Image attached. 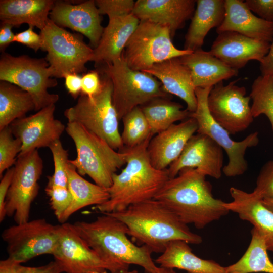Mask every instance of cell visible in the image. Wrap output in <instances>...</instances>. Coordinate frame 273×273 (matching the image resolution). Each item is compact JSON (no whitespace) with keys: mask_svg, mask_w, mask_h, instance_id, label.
Instances as JSON below:
<instances>
[{"mask_svg":"<svg viewBox=\"0 0 273 273\" xmlns=\"http://www.w3.org/2000/svg\"><path fill=\"white\" fill-rule=\"evenodd\" d=\"M194 0H138L132 14L140 20H149L166 26L172 38L195 10Z\"/></svg>","mask_w":273,"mask_h":273,"instance_id":"44dd1931","label":"cell"},{"mask_svg":"<svg viewBox=\"0 0 273 273\" xmlns=\"http://www.w3.org/2000/svg\"><path fill=\"white\" fill-rule=\"evenodd\" d=\"M65 130L73 141L77 152L76 158L69 160V163L80 175H87L97 185L110 188L113 174L126 164V152L116 151L78 123L68 122Z\"/></svg>","mask_w":273,"mask_h":273,"instance_id":"5b68a950","label":"cell"},{"mask_svg":"<svg viewBox=\"0 0 273 273\" xmlns=\"http://www.w3.org/2000/svg\"><path fill=\"white\" fill-rule=\"evenodd\" d=\"M224 7L223 21L216 28L218 34L233 31L250 38L271 42L273 22L255 16L243 1L224 0Z\"/></svg>","mask_w":273,"mask_h":273,"instance_id":"cb8c5ba5","label":"cell"},{"mask_svg":"<svg viewBox=\"0 0 273 273\" xmlns=\"http://www.w3.org/2000/svg\"><path fill=\"white\" fill-rule=\"evenodd\" d=\"M53 158L54 171L48 176L47 186L68 188L67 168L69 163L68 152L63 146L60 140L53 142L49 147Z\"/></svg>","mask_w":273,"mask_h":273,"instance_id":"d590c367","label":"cell"},{"mask_svg":"<svg viewBox=\"0 0 273 273\" xmlns=\"http://www.w3.org/2000/svg\"><path fill=\"white\" fill-rule=\"evenodd\" d=\"M140 20L132 13L109 18L91 61L98 67L120 59L125 46L136 29Z\"/></svg>","mask_w":273,"mask_h":273,"instance_id":"603a6c76","label":"cell"},{"mask_svg":"<svg viewBox=\"0 0 273 273\" xmlns=\"http://www.w3.org/2000/svg\"><path fill=\"white\" fill-rule=\"evenodd\" d=\"M14 168L7 170L2 176L0 182V221L2 222L6 216L5 202L7 195L12 180Z\"/></svg>","mask_w":273,"mask_h":273,"instance_id":"f6af8a7d","label":"cell"},{"mask_svg":"<svg viewBox=\"0 0 273 273\" xmlns=\"http://www.w3.org/2000/svg\"><path fill=\"white\" fill-rule=\"evenodd\" d=\"M245 3L259 18L273 22V0H246Z\"/></svg>","mask_w":273,"mask_h":273,"instance_id":"b9f144b4","label":"cell"},{"mask_svg":"<svg viewBox=\"0 0 273 273\" xmlns=\"http://www.w3.org/2000/svg\"><path fill=\"white\" fill-rule=\"evenodd\" d=\"M254 118L262 114L268 119L273 132V77L260 75L253 81L249 95Z\"/></svg>","mask_w":273,"mask_h":273,"instance_id":"e575fe53","label":"cell"},{"mask_svg":"<svg viewBox=\"0 0 273 273\" xmlns=\"http://www.w3.org/2000/svg\"><path fill=\"white\" fill-rule=\"evenodd\" d=\"M55 1L52 0H1L2 23L13 27L26 23L40 30L46 26Z\"/></svg>","mask_w":273,"mask_h":273,"instance_id":"83f0119b","label":"cell"},{"mask_svg":"<svg viewBox=\"0 0 273 273\" xmlns=\"http://www.w3.org/2000/svg\"><path fill=\"white\" fill-rule=\"evenodd\" d=\"M238 80L224 85L221 81L211 89L207 106L212 118L230 134L244 131L253 121L249 103L244 86L236 84Z\"/></svg>","mask_w":273,"mask_h":273,"instance_id":"5bb4252c","label":"cell"},{"mask_svg":"<svg viewBox=\"0 0 273 273\" xmlns=\"http://www.w3.org/2000/svg\"><path fill=\"white\" fill-rule=\"evenodd\" d=\"M190 71L195 88L212 87L217 83L237 76L238 70L232 68L202 49L179 57Z\"/></svg>","mask_w":273,"mask_h":273,"instance_id":"484cf974","label":"cell"},{"mask_svg":"<svg viewBox=\"0 0 273 273\" xmlns=\"http://www.w3.org/2000/svg\"><path fill=\"white\" fill-rule=\"evenodd\" d=\"M67 175L68 189L72 195V201L59 220L62 223L81 208L90 205H101L110 198L107 189L85 179L70 163L67 168Z\"/></svg>","mask_w":273,"mask_h":273,"instance_id":"f546056e","label":"cell"},{"mask_svg":"<svg viewBox=\"0 0 273 273\" xmlns=\"http://www.w3.org/2000/svg\"><path fill=\"white\" fill-rule=\"evenodd\" d=\"M35 109L34 101L26 91L12 83H0V130Z\"/></svg>","mask_w":273,"mask_h":273,"instance_id":"1f68e13d","label":"cell"},{"mask_svg":"<svg viewBox=\"0 0 273 273\" xmlns=\"http://www.w3.org/2000/svg\"><path fill=\"white\" fill-rule=\"evenodd\" d=\"M90 273H107L106 271H96V272H90ZM121 273H138L137 270H127V271H124V272H121Z\"/></svg>","mask_w":273,"mask_h":273,"instance_id":"816d5d0a","label":"cell"},{"mask_svg":"<svg viewBox=\"0 0 273 273\" xmlns=\"http://www.w3.org/2000/svg\"><path fill=\"white\" fill-rule=\"evenodd\" d=\"M55 104L50 105L33 115L16 120L9 125L14 137L22 142L18 155L40 148H49L53 142L60 140L66 127L55 118Z\"/></svg>","mask_w":273,"mask_h":273,"instance_id":"2e32d148","label":"cell"},{"mask_svg":"<svg viewBox=\"0 0 273 273\" xmlns=\"http://www.w3.org/2000/svg\"><path fill=\"white\" fill-rule=\"evenodd\" d=\"M197 129L196 119L189 117L154 135L147 147L152 165L158 170L167 169L178 158Z\"/></svg>","mask_w":273,"mask_h":273,"instance_id":"d6986e66","label":"cell"},{"mask_svg":"<svg viewBox=\"0 0 273 273\" xmlns=\"http://www.w3.org/2000/svg\"><path fill=\"white\" fill-rule=\"evenodd\" d=\"M135 2L133 0L95 1L100 15H107L109 18L132 14Z\"/></svg>","mask_w":273,"mask_h":273,"instance_id":"ab89813d","label":"cell"},{"mask_svg":"<svg viewBox=\"0 0 273 273\" xmlns=\"http://www.w3.org/2000/svg\"><path fill=\"white\" fill-rule=\"evenodd\" d=\"M98 68L111 80L112 101L119 120L136 107L156 98L170 97L156 78L146 72L131 69L122 56Z\"/></svg>","mask_w":273,"mask_h":273,"instance_id":"52a82bcc","label":"cell"},{"mask_svg":"<svg viewBox=\"0 0 273 273\" xmlns=\"http://www.w3.org/2000/svg\"><path fill=\"white\" fill-rule=\"evenodd\" d=\"M230 193L232 201L225 202V207L251 223L263 239L267 250L273 251V212L263 204L262 199L253 191L249 193L231 187Z\"/></svg>","mask_w":273,"mask_h":273,"instance_id":"7402d4cb","label":"cell"},{"mask_svg":"<svg viewBox=\"0 0 273 273\" xmlns=\"http://www.w3.org/2000/svg\"><path fill=\"white\" fill-rule=\"evenodd\" d=\"M101 78L98 70L90 71L82 77L81 93L92 98L101 87Z\"/></svg>","mask_w":273,"mask_h":273,"instance_id":"7bdbcfd3","label":"cell"},{"mask_svg":"<svg viewBox=\"0 0 273 273\" xmlns=\"http://www.w3.org/2000/svg\"><path fill=\"white\" fill-rule=\"evenodd\" d=\"M148 123L152 136L166 130L178 121L190 117L191 113L169 98L154 99L140 106Z\"/></svg>","mask_w":273,"mask_h":273,"instance_id":"4dcf8cb0","label":"cell"},{"mask_svg":"<svg viewBox=\"0 0 273 273\" xmlns=\"http://www.w3.org/2000/svg\"><path fill=\"white\" fill-rule=\"evenodd\" d=\"M259 63L261 75L273 77V39L268 52Z\"/></svg>","mask_w":273,"mask_h":273,"instance_id":"c3c4849f","label":"cell"},{"mask_svg":"<svg viewBox=\"0 0 273 273\" xmlns=\"http://www.w3.org/2000/svg\"><path fill=\"white\" fill-rule=\"evenodd\" d=\"M251 233L247 249L238 261L225 267L226 273H273V263L263 239L254 228Z\"/></svg>","mask_w":273,"mask_h":273,"instance_id":"d6a6232c","label":"cell"},{"mask_svg":"<svg viewBox=\"0 0 273 273\" xmlns=\"http://www.w3.org/2000/svg\"><path fill=\"white\" fill-rule=\"evenodd\" d=\"M121 120L123 128L121 137L123 148L136 147L153 137L148 122L140 107L133 109Z\"/></svg>","mask_w":273,"mask_h":273,"instance_id":"836d02e7","label":"cell"},{"mask_svg":"<svg viewBox=\"0 0 273 273\" xmlns=\"http://www.w3.org/2000/svg\"><path fill=\"white\" fill-rule=\"evenodd\" d=\"M95 1L89 0L79 4L55 2L50 13V19L60 27H66L80 32L87 37L94 49L97 47L104 28Z\"/></svg>","mask_w":273,"mask_h":273,"instance_id":"ac0fdd59","label":"cell"},{"mask_svg":"<svg viewBox=\"0 0 273 273\" xmlns=\"http://www.w3.org/2000/svg\"><path fill=\"white\" fill-rule=\"evenodd\" d=\"M156 78L164 90L170 95L178 97L187 104V110L194 112L197 101L191 74L179 57L171 58L153 65L144 71Z\"/></svg>","mask_w":273,"mask_h":273,"instance_id":"d4e9b609","label":"cell"},{"mask_svg":"<svg viewBox=\"0 0 273 273\" xmlns=\"http://www.w3.org/2000/svg\"><path fill=\"white\" fill-rule=\"evenodd\" d=\"M53 256L63 272L90 273L108 270L116 273L111 265L88 245L73 224L69 223L60 225V237Z\"/></svg>","mask_w":273,"mask_h":273,"instance_id":"9a60e30c","label":"cell"},{"mask_svg":"<svg viewBox=\"0 0 273 273\" xmlns=\"http://www.w3.org/2000/svg\"><path fill=\"white\" fill-rule=\"evenodd\" d=\"M155 261L160 267L183 269L189 273H226L225 267L197 256L188 243L181 240L171 242Z\"/></svg>","mask_w":273,"mask_h":273,"instance_id":"f1b7e54d","label":"cell"},{"mask_svg":"<svg viewBox=\"0 0 273 273\" xmlns=\"http://www.w3.org/2000/svg\"><path fill=\"white\" fill-rule=\"evenodd\" d=\"M64 78L68 92L74 99L78 98L81 94L82 77L78 74H69Z\"/></svg>","mask_w":273,"mask_h":273,"instance_id":"bcb514c9","label":"cell"},{"mask_svg":"<svg viewBox=\"0 0 273 273\" xmlns=\"http://www.w3.org/2000/svg\"><path fill=\"white\" fill-rule=\"evenodd\" d=\"M41 50L47 53L46 60L52 69L54 77L64 78L69 74L85 71L94 49L78 35L67 31L50 18L41 30Z\"/></svg>","mask_w":273,"mask_h":273,"instance_id":"30bf717a","label":"cell"},{"mask_svg":"<svg viewBox=\"0 0 273 273\" xmlns=\"http://www.w3.org/2000/svg\"><path fill=\"white\" fill-rule=\"evenodd\" d=\"M151 139L133 148H123L126 153L125 167L120 173L113 174L112 185L107 189L110 198L95 206L96 210L116 212L153 199L169 179L167 169H157L150 162L147 147Z\"/></svg>","mask_w":273,"mask_h":273,"instance_id":"277c9868","label":"cell"},{"mask_svg":"<svg viewBox=\"0 0 273 273\" xmlns=\"http://www.w3.org/2000/svg\"><path fill=\"white\" fill-rule=\"evenodd\" d=\"M45 192L50 199V206L57 218L59 220L72 201L68 188L47 186Z\"/></svg>","mask_w":273,"mask_h":273,"instance_id":"74e56055","label":"cell"},{"mask_svg":"<svg viewBox=\"0 0 273 273\" xmlns=\"http://www.w3.org/2000/svg\"><path fill=\"white\" fill-rule=\"evenodd\" d=\"M13 136L9 126L0 130L1 177L5 170L9 169L15 164L16 157L21 151V141L18 138H14Z\"/></svg>","mask_w":273,"mask_h":273,"instance_id":"8d00e7d4","label":"cell"},{"mask_svg":"<svg viewBox=\"0 0 273 273\" xmlns=\"http://www.w3.org/2000/svg\"><path fill=\"white\" fill-rule=\"evenodd\" d=\"M212 87L195 88L197 106L196 111L191 113L190 117L195 118L197 122V132L211 138L226 153L229 162L223 167L224 174L230 177L241 175L248 166L245 158L246 151L258 144V132L251 133L240 141L232 140L230 133L212 118L209 112L207 98Z\"/></svg>","mask_w":273,"mask_h":273,"instance_id":"8fae6325","label":"cell"},{"mask_svg":"<svg viewBox=\"0 0 273 273\" xmlns=\"http://www.w3.org/2000/svg\"><path fill=\"white\" fill-rule=\"evenodd\" d=\"M108 214L124 223L128 235L153 252L163 253L167 246L175 240L192 244L202 242L200 236L192 232L167 207L154 199Z\"/></svg>","mask_w":273,"mask_h":273,"instance_id":"3957f363","label":"cell"},{"mask_svg":"<svg viewBox=\"0 0 273 273\" xmlns=\"http://www.w3.org/2000/svg\"><path fill=\"white\" fill-rule=\"evenodd\" d=\"M13 26L9 24L1 23L0 27V50L4 52L9 45L14 42L15 34L12 31Z\"/></svg>","mask_w":273,"mask_h":273,"instance_id":"7dc6e473","label":"cell"},{"mask_svg":"<svg viewBox=\"0 0 273 273\" xmlns=\"http://www.w3.org/2000/svg\"><path fill=\"white\" fill-rule=\"evenodd\" d=\"M14 42L21 43L37 52L42 48V39L40 34L33 31V27L29 26L25 30L15 34Z\"/></svg>","mask_w":273,"mask_h":273,"instance_id":"ee69618b","label":"cell"},{"mask_svg":"<svg viewBox=\"0 0 273 273\" xmlns=\"http://www.w3.org/2000/svg\"><path fill=\"white\" fill-rule=\"evenodd\" d=\"M224 14V0L196 1V7L185 35L184 49L192 52L201 49L207 33L221 25Z\"/></svg>","mask_w":273,"mask_h":273,"instance_id":"4316f807","label":"cell"},{"mask_svg":"<svg viewBox=\"0 0 273 273\" xmlns=\"http://www.w3.org/2000/svg\"><path fill=\"white\" fill-rule=\"evenodd\" d=\"M59 264L55 261L41 266H25L13 262L8 258L0 261V273H62Z\"/></svg>","mask_w":273,"mask_h":273,"instance_id":"f35d334b","label":"cell"},{"mask_svg":"<svg viewBox=\"0 0 273 273\" xmlns=\"http://www.w3.org/2000/svg\"><path fill=\"white\" fill-rule=\"evenodd\" d=\"M5 202L6 216H13L16 224L29 221L31 206L38 195V181L43 169L37 150L18 155Z\"/></svg>","mask_w":273,"mask_h":273,"instance_id":"4fadbf2b","label":"cell"},{"mask_svg":"<svg viewBox=\"0 0 273 273\" xmlns=\"http://www.w3.org/2000/svg\"><path fill=\"white\" fill-rule=\"evenodd\" d=\"M153 273H177L174 269L162 267H157L156 270Z\"/></svg>","mask_w":273,"mask_h":273,"instance_id":"681fc988","label":"cell"},{"mask_svg":"<svg viewBox=\"0 0 273 273\" xmlns=\"http://www.w3.org/2000/svg\"><path fill=\"white\" fill-rule=\"evenodd\" d=\"M253 192L262 199L273 200V160L268 161L262 166Z\"/></svg>","mask_w":273,"mask_h":273,"instance_id":"60d3db41","label":"cell"},{"mask_svg":"<svg viewBox=\"0 0 273 273\" xmlns=\"http://www.w3.org/2000/svg\"><path fill=\"white\" fill-rule=\"evenodd\" d=\"M52 69L46 59L22 55L18 57L3 52L0 58V80L14 84L32 97L35 111L55 104L59 97L48 89L58 84L53 79Z\"/></svg>","mask_w":273,"mask_h":273,"instance_id":"ba28073f","label":"cell"},{"mask_svg":"<svg viewBox=\"0 0 273 273\" xmlns=\"http://www.w3.org/2000/svg\"><path fill=\"white\" fill-rule=\"evenodd\" d=\"M99 73L102 84L99 92L92 98L81 93L76 104L66 109L64 115L68 122L80 124L113 149L120 151L124 147L118 128L119 120L112 101V83L106 74Z\"/></svg>","mask_w":273,"mask_h":273,"instance_id":"8992f818","label":"cell"},{"mask_svg":"<svg viewBox=\"0 0 273 273\" xmlns=\"http://www.w3.org/2000/svg\"><path fill=\"white\" fill-rule=\"evenodd\" d=\"M263 204L268 209L273 212V200L270 199H263L262 200Z\"/></svg>","mask_w":273,"mask_h":273,"instance_id":"f907efd6","label":"cell"},{"mask_svg":"<svg viewBox=\"0 0 273 273\" xmlns=\"http://www.w3.org/2000/svg\"><path fill=\"white\" fill-rule=\"evenodd\" d=\"M223 149L207 135L197 132L189 140L182 153L167 169L169 178L186 168H196L206 176L221 177Z\"/></svg>","mask_w":273,"mask_h":273,"instance_id":"e0dca14e","label":"cell"},{"mask_svg":"<svg viewBox=\"0 0 273 273\" xmlns=\"http://www.w3.org/2000/svg\"><path fill=\"white\" fill-rule=\"evenodd\" d=\"M91 221H78L73 224L88 245L116 273L129 270L131 264L153 273L157 268L145 245L137 246L127 237L128 229L120 220L108 213H102Z\"/></svg>","mask_w":273,"mask_h":273,"instance_id":"7a4b0ae2","label":"cell"},{"mask_svg":"<svg viewBox=\"0 0 273 273\" xmlns=\"http://www.w3.org/2000/svg\"><path fill=\"white\" fill-rule=\"evenodd\" d=\"M270 43L248 37L233 31L219 33L210 52L237 70L250 60L259 62L269 51Z\"/></svg>","mask_w":273,"mask_h":273,"instance_id":"ffe728a7","label":"cell"},{"mask_svg":"<svg viewBox=\"0 0 273 273\" xmlns=\"http://www.w3.org/2000/svg\"><path fill=\"white\" fill-rule=\"evenodd\" d=\"M192 52L175 47L166 26L140 20L125 46L122 57L131 69L145 71L155 64Z\"/></svg>","mask_w":273,"mask_h":273,"instance_id":"9c48e42d","label":"cell"},{"mask_svg":"<svg viewBox=\"0 0 273 273\" xmlns=\"http://www.w3.org/2000/svg\"><path fill=\"white\" fill-rule=\"evenodd\" d=\"M188 273H189V272H188Z\"/></svg>","mask_w":273,"mask_h":273,"instance_id":"f5cc1de1","label":"cell"},{"mask_svg":"<svg viewBox=\"0 0 273 273\" xmlns=\"http://www.w3.org/2000/svg\"><path fill=\"white\" fill-rule=\"evenodd\" d=\"M196 168L182 169L169 178L154 198L172 211L186 224L202 229L230 212L225 202L215 198L211 184Z\"/></svg>","mask_w":273,"mask_h":273,"instance_id":"6da1fadb","label":"cell"},{"mask_svg":"<svg viewBox=\"0 0 273 273\" xmlns=\"http://www.w3.org/2000/svg\"><path fill=\"white\" fill-rule=\"evenodd\" d=\"M60 232V225H53L43 218L7 228L2 238L7 245L8 259L21 264L39 255H53Z\"/></svg>","mask_w":273,"mask_h":273,"instance_id":"7c38bea8","label":"cell"}]
</instances>
